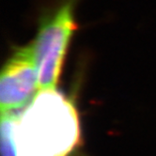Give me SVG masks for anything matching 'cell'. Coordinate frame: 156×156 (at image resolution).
<instances>
[{
    "label": "cell",
    "mask_w": 156,
    "mask_h": 156,
    "mask_svg": "<svg viewBox=\"0 0 156 156\" xmlns=\"http://www.w3.org/2000/svg\"><path fill=\"white\" fill-rule=\"evenodd\" d=\"M17 156H72L81 141L74 105L57 90H40L13 115Z\"/></svg>",
    "instance_id": "1"
},
{
    "label": "cell",
    "mask_w": 156,
    "mask_h": 156,
    "mask_svg": "<svg viewBox=\"0 0 156 156\" xmlns=\"http://www.w3.org/2000/svg\"><path fill=\"white\" fill-rule=\"evenodd\" d=\"M79 0H44L32 41L40 90H57L68 46L77 28Z\"/></svg>",
    "instance_id": "2"
},
{
    "label": "cell",
    "mask_w": 156,
    "mask_h": 156,
    "mask_svg": "<svg viewBox=\"0 0 156 156\" xmlns=\"http://www.w3.org/2000/svg\"><path fill=\"white\" fill-rule=\"evenodd\" d=\"M39 76L32 43L16 49L4 64L0 77L1 113L25 106L38 93Z\"/></svg>",
    "instance_id": "3"
},
{
    "label": "cell",
    "mask_w": 156,
    "mask_h": 156,
    "mask_svg": "<svg viewBox=\"0 0 156 156\" xmlns=\"http://www.w3.org/2000/svg\"><path fill=\"white\" fill-rule=\"evenodd\" d=\"M1 156H17L13 138V115L10 112L1 114Z\"/></svg>",
    "instance_id": "4"
}]
</instances>
